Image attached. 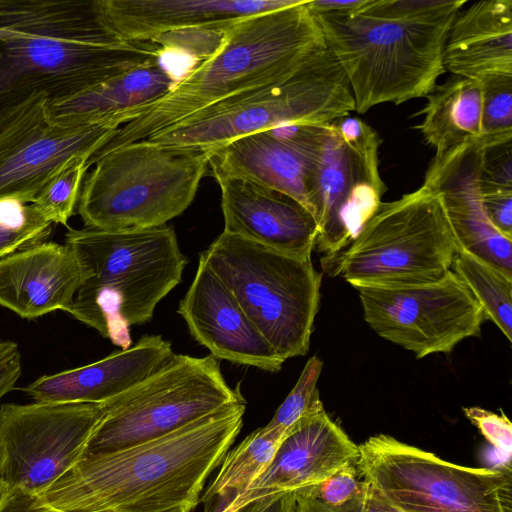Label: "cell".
Returning <instances> with one entry per match:
<instances>
[{
    "instance_id": "1",
    "label": "cell",
    "mask_w": 512,
    "mask_h": 512,
    "mask_svg": "<svg viewBox=\"0 0 512 512\" xmlns=\"http://www.w3.org/2000/svg\"><path fill=\"white\" fill-rule=\"evenodd\" d=\"M245 403L169 434L84 455L39 494L66 512H191L243 425Z\"/></svg>"
},
{
    "instance_id": "2",
    "label": "cell",
    "mask_w": 512,
    "mask_h": 512,
    "mask_svg": "<svg viewBox=\"0 0 512 512\" xmlns=\"http://www.w3.org/2000/svg\"><path fill=\"white\" fill-rule=\"evenodd\" d=\"M156 42H125L98 0H0V97L73 95L164 55Z\"/></svg>"
},
{
    "instance_id": "3",
    "label": "cell",
    "mask_w": 512,
    "mask_h": 512,
    "mask_svg": "<svg viewBox=\"0 0 512 512\" xmlns=\"http://www.w3.org/2000/svg\"><path fill=\"white\" fill-rule=\"evenodd\" d=\"M218 46L164 96L137 110L95 153L145 140L232 96L278 82L326 48L306 1L236 20Z\"/></svg>"
},
{
    "instance_id": "4",
    "label": "cell",
    "mask_w": 512,
    "mask_h": 512,
    "mask_svg": "<svg viewBox=\"0 0 512 512\" xmlns=\"http://www.w3.org/2000/svg\"><path fill=\"white\" fill-rule=\"evenodd\" d=\"M463 0L403 16L318 14L327 48L349 82L355 111L426 97L445 72L444 48Z\"/></svg>"
},
{
    "instance_id": "5",
    "label": "cell",
    "mask_w": 512,
    "mask_h": 512,
    "mask_svg": "<svg viewBox=\"0 0 512 512\" xmlns=\"http://www.w3.org/2000/svg\"><path fill=\"white\" fill-rule=\"evenodd\" d=\"M66 244L85 272L68 311L121 349L181 281L187 257L171 226L105 231L68 228Z\"/></svg>"
},
{
    "instance_id": "6",
    "label": "cell",
    "mask_w": 512,
    "mask_h": 512,
    "mask_svg": "<svg viewBox=\"0 0 512 512\" xmlns=\"http://www.w3.org/2000/svg\"><path fill=\"white\" fill-rule=\"evenodd\" d=\"M77 204L84 227L139 230L166 225L192 203L208 170L207 149L146 140L93 154Z\"/></svg>"
},
{
    "instance_id": "7",
    "label": "cell",
    "mask_w": 512,
    "mask_h": 512,
    "mask_svg": "<svg viewBox=\"0 0 512 512\" xmlns=\"http://www.w3.org/2000/svg\"><path fill=\"white\" fill-rule=\"evenodd\" d=\"M457 251L441 196L423 183L382 202L356 238L321 263L326 273L354 288L410 286L442 279Z\"/></svg>"
},
{
    "instance_id": "8",
    "label": "cell",
    "mask_w": 512,
    "mask_h": 512,
    "mask_svg": "<svg viewBox=\"0 0 512 512\" xmlns=\"http://www.w3.org/2000/svg\"><path fill=\"white\" fill-rule=\"evenodd\" d=\"M355 110L346 75L324 48L295 73L208 106L145 139L209 149L287 124H330Z\"/></svg>"
},
{
    "instance_id": "9",
    "label": "cell",
    "mask_w": 512,
    "mask_h": 512,
    "mask_svg": "<svg viewBox=\"0 0 512 512\" xmlns=\"http://www.w3.org/2000/svg\"><path fill=\"white\" fill-rule=\"evenodd\" d=\"M200 255L280 358L308 352L322 281L311 259L225 231Z\"/></svg>"
},
{
    "instance_id": "10",
    "label": "cell",
    "mask_w": 512,
    "mask_h": 512,
    "mask_svg": "<svg viewBox=\"0 0 512 512\" xmlns=\"http://www.w3.org/2000/svg\"><path fill=\"white\" fill-rule=\"evenodd\" d=\"M243 403L239 390L225 381L216 358L174 353L143 381L102 403L103 417L84 455L150 441Z\"/></svg>"
},
{
    "instance_id": "11",
    "label": "cell",
    "mask_w": 512,
    "mask_h": 512,
    "mask_svg": "<svg viewBox=\"0 0 512 512\" xmlns=\"http://www.w3.org/2000/svg\"><path fill=\"white\" fill-rule=\"evenodd\" d=\"M358 448L359 476L398 512H512V470L461 466L386 434Z\"/></svg>"
},
{
    "instance_id": "12",
    "label": "cell",
    "mask_w": 512,
    "mask_h": 512,
    "mask_svg": "<svg viewBox=\"0 0 512 512\" xmlns=\"http://www.w3.org/2000/svg\"><path fill=\"white\" fill-rule=\"evenodd\" d=\"M381 142L357 117L343 116L324 126L311 195L318 227L315 248L322 257L348 246L382 203L386 185L379 173Z\"/></svg>"
},
{
    "instance_id": "13",
    "label": "cell",
    "mask_w": 512,
    "mask_h": 512,
    "mask_svg": "<svg viewBox=\"0 0 512 512\" xmlns=\"http://www.w3.org/2000/svg\"><path fill=\"white\" fill-rule=\"evenodd\" d=\"M49 101L39 91L0 97V200L32 203L63 167L90 158L119 128L55 123Z\"/></svg>"
},
{
    "instance_id": "14",
    "label": "cell",
    "mask_w": 512,
    "mask_h": 512,
    "mask_svg": "<svg viewBox=\"0 0 512 512\" xmlns=\"http://www.w3.org/2000/svg\"><path fill=\"white\" fill-rule=\"evenodd\" d=\"M104 414L96 403L0 406V482L41 494L85 454Z\"/></svg>"
},
{
    "instance_id": "15",
    "label": "cell",
    "mask_w": 512,
    "mask_h": 512,
    "mask_svg": "<svg viewBox=\"0 0 512 512\" xmlns=\"http://www.w3.org/2000/svg\"><path fill=\"white\" fill-rule=\"evenodd\" d=\"M355 289L366 323L417 358L451 352L466 338L478 336L486 320L471 291L452 270L433 283Z\"/></svg>"
},
{
    "instance_id": "16",
    "label": "cell",
    "mask_w": 512,
    "mask_h": 512,
    "mask_svg": "<svg viewBox=\"0 0 512 512\" xmlns=\"http://www.w3.org/2000/svg\"><path fill=\"white\" fill-rule=\"evenodd\" d=\"M325 125L287 124L209 148L208 169L216 182L241 179L287 194L314 216L312 184Z\"/></svg>"
},
{
    "instance_id": "17",
    "label": "cell",
    "mask_w": 512,
    "mask_h": 512,
    "mask_svg": "<svg viewBox=\"0 0 512 512\" xmlns=\"http://www.w3.org/2000/svg\"><path fill=\"white\" fill-rule=\"evenodd\" d=\"M359 448L326 413L320 403L285 434L266 469L232 504L239 512L274 494L314 486L349 463Z\"/></svg>"
},
{
    "instance_id": "18",
    "label": "cell",
    "mask_w": 512,
    "mask_h": 512,
    "mask_svg": "<svg viewBox=\"0 0 512 512\" xmlns=\"http://www.w3.org/2000/svg\"><path fill=\"white\" fill-rule=\"evenodd\" d=\"M482 153L480 138L434 156L423 183L440 194L458 251H467L512 277V239L491 223L482 200Z\"/></svg>"
},
{
    "instance_id": "19",
    "label": "cell",
    "mask_w": 512,
    "mask_h": 512,
    "mask_svg": "<svg viewBox=\"0 0 512 512\" xmlns=\"http://www.w3.org/2000/svg\"><path fill=\"white\" fill-rule=\"evenodd\" d=\"M178 313L191 336L214 358L268 372L281 370L285 361L275 353L201 255Z\"/></svg>"
},
{
    "instance_id": "20",
    "label": "cell",
    "mask_w": 512,
    "mask_h": 512,
    "mask_svg": "<svg viewBox=\"0 0 512 512\" xmlns=\"http://www.w3.org/2000/svg\"><path fill=\"white\" fill-rule=\"evenodd\" d=\"M224 231L280 253L311 259L318 234L314 216L294 198L241 179L217 181Z\"/></svg>"
},
{
    "instance_id": "21",
    "label": "cell",
    "mask_w": 512,
    "mask_h": 512,
    "mask_svg": "<svg viewBox=\"0 0 512 512\" xmlns=\"http://www.w3.org/2000/svg\"><path fill=\"white\" fill-rule=\"evenodd\" d=\"M301 0H98L110 29L125 42H154L189 30H220L244 17Z\"/></svg>"
},
{
    "instance_id": "22",
    "label": "cell",
    "mask_w": 512,
    "mask_h": 512,
    "mask_svg": "<svg viewBox=\"0 0 512 512\" xmlns=\"http://www.w3.org/2000/svg\"><path fill=\"white\" fill-rule=\"evenodd\" d=\"M84 279L67 244L39 242L0 259V306L26 319L68 312Z\"/></svg>"
},
{
    "instance_id": "23",
    "label": "cell",
    "mask_w": 512,
    "mask_h": 512,
    "mask_svg": "<svg viewBox=\"0 0 512 512\" xmlns=\"http://www.w3.org/2000/svg\"><path fill=\"white\" fill-rule=\"evenodd\" d=\"M173 354L170 341L145 335L130 348L94 363L39 377L23 391L34 402L101 404L143 381Z\"/></svg>"
},
{
    "instance_id": "24",
    "label": "cell",
    "mask_w": 512,
    "mask_h": 512,
    "mask_svg": "<svg viewBox=\"0 0 512 512\" xmlns=\"http://www.w3.org/2000/svg\"><path fill=\"white\" fill-rule=\"evenodd\" d=\"M164 55L73 95L50 100L52 121L119 127L130 122L137 110L166 95L181 78L166 64Z\"/></svg>"
},
{
    "instance_id": "25",
    "label": "cell",
    "mask_w": 512,
    "mask_h": 512,
    "mask_svg": "<svg viewBox=\"0 0 512 512\" xmlns=\"http://www.w3.org/2000/svg\"><path fill=\"white\" fill-rule=\"evenodd\" d=\"M444 68L480 80L512 75V0H482L456 15L444 48Z\"/></svg>"
},
{
    "instance_id": "26",
    "label": "cell",
    "mask_w": 512,
    "mask_h": 512,
    "mask_svg": "<svg viewBox=\"0 0 512 512\" xmlns=\"http://www.w3.org/2000/svg\"><path fill=\"white\" fill-rule=\"evenodd\" d=\"M423 115L415 126L440 156L482 137V86L477 79L451 75L426 96Z\"/></svg>"
},
{
    "instance_id": "27",
    "label": "cell",
    "mask_w": 512,
    "mask_h": 512,
    "mask_svg": "<svg viewBox=\"0 0 512 512\" xmlns=\"http://www.w3.org/2000/svg\"><path fill=\"white\" fill-rule=\"evenodd\" d=\"M285 433L265 426L250 433L235 448L228 451L214 480L201 495L207 502L228 490L243 494L272 461Z\"/></svg>"
},
{
    "instance_id": "28",
    "label": "cell",
    "mask_w": 512,
    "mask_h": 512,
    "mask_svg": "<svg viewBox=\"0 0 512 512\" xmlns=\"http://www.w3.org/2000/svg\"><path fill=\"white\" fill-rule=\"evenodd\" d=\"M451 270L471 291L486 319H490L511 342L512 277L464 250L456 252Z\"/></svg>"
},
{
    "instance_id": "29",
    "label": "cell",
    "mask_w": 512,
    "mask_h": 512,
    "mask_svg": "<svg viewBox=\"0 0 512 512\" xmlns=\"http://www.w3.org/2000/svg\"><path fill=\"white\" fill-rule=\"evenodd\" d=\"M89 158L68 163L53 176L31 203L52 224L66 225L78 204Z\"/></svg>"
},
{
    "instance_id": "30",
    "label": "cell",
    "mask_w": 512,
    "mask_h": 512,
    "mask_svg": "<svg viewBox=\"0 0 512 512\" xmlns=\"http://www.w3.org/2000/svg\"><path fill=\"white\" fill-rule=\"evenodd\" d=\"M52 225L31 203L17 199L0 200V259L45 241L52 231Z\"/></svg>"
},
{
    "instance_id": "31",
    "label": "cell",
    "mask_w": 512,
    "mask_h": 512,
    "mask_svg": "<svg viewBox=\"0 0 512 512\" xmlns=\"http://www.w3.org/2000/svg\"><path fill=\"white\" fill-rule=\"evenodd\" d=\"M482 86L483 145L512 140V75H489Z\"/></svg>"
},
{
    "instance_id": "32",
    "label": "cell",
    "mask_w": 512,
    "mask_h": 512,
    "mask_svg": "<svg viewBox=\"0 0 512 512\" xmlns=\"http://www.w3.org/2000/svg\"><path fill=\"white\" fill-rule=\"evenodd\" d=\"M319 357L309 358L288 396L279 406L271 421L265 425L268 429H277L285 434L302 417L321 402L317 382L322 371Z\"/></svg>"
},
{
    "instance_id": "33",
    "label": "cell",
    "mask_w": 512,
    "mask_h": 512,
    "mask_svg": "<svg viewBox=\"0 0 512 512\" xmlns=\"http://www.w3.org/2000/svg\"><path fill=\"white\" fill-rule=\"evenodd\" d=\"M463 412L492 446L499 468L512 470V424L508 417L476 406L463 408Z\"/></svg>"
},
{
    "instance_id": "34",
    "label": "cell",
    "mask_w": 512,
    "mask_h": 512,
    "mask_svg": "<svg viewBox=\"0 0 512 512\" xmlns=\"http://www.w3.org/2000/svg\"><path fill=\"white\" fill-rule=\"evenodd\" d=\"M363 485L355 463H349L322 482L304 489L322 504L336 507L356 497Z\"/></svg>"
},
{
    "instance_id": "35",
    "label": "cell",
    "mask_w": 512,
    "mask_h": 512,
    "mask_svg": "<svg viewBox=\"0 0 512 512\" xmlns=\"http://www.w3.org/2000/svg\"><path fill=\"white\" fill-rule=\"evenodd\" d=\"M363 481V488L356 497L336 507L322 504L305 489L295 491V512H398L384 500L369 482Z\"/></svg>"
},
{
    "instance_id": "36",
    "label": "cell",
    "mask_w": 512,
    "mask_h": 512,
    "mask_svg": "<svg viewBox=\"0 0 512 512\" xmlns=\"http://www.w3.org/2000/svg\"><path fill=\"white\" fill-rule=\"evenodd\" d=\"M479 182L481 191L512 190V140L483 145Z\"/></svg>"
},
{
    "instance_id": "37",
    "label": "cell",
    "mask_w": 512,
    "mask_h": 512,
    "mask_svg": "<svg viewBox=\"0 0 512 512\" xmlns=\"http://www.w3.org/2000/svg\"><path fill=\"white\" fill-rule=\"evenodd\" d=\"M481 194L491 223L512 239V190L481 191Z\"/></svg>"
},
{
    "instance_id": "38",
    "label": "cell",
    "mask_w": 512,
    "mask_h": 512,
    "mask_svg": "<svg viewBox=\"0 0 512 512\" xmlns=\"http://www.w3.org/2000/svg\"><path fill=\"white\" fill-rule=\"evenodd\" d=\"M0 512H66L48 504L38 494L7 489L0 496Z\"/></svg>"
},
{
    "instance_id": "39",
    "label": "cell",
    "mask_w": 512,
    "mask_h": 512,
    "mask_svg": "<svg viewBox=\"0 0 512 512\" xmlns=\"http://www.w3.org/2000/svg\"><path fill=\"white\" fill-rule=\"evenodd\" d=\"M21 355L18 345L9 340H0V400L14 389L21 375Z\"/></svg>"
},
{
    "instance_id": "40",
    "label": "cell",
    "mask_w": 512,
    "mask_h": 512,
    "mask_svg": "<svg viewBox=\"0 0 512 512\" xmlns=\"http://www.w3.org/2000/svg\"><path fill=\"white\" fill-rule=\"evenodd\" d=\"M367 0H312L306 1V7L313 15L345 14L356 12Z\"/></svg>"
},
{
    "instance_id": "41",
    "label": "cell",
    "mask_w": 512,
    "mask_h": 512,
    "mask_svg": "<svg viewBox=\"0 0 512 512\" xmlns=\"http://www.w3.org/2000/svg\"><path fill=\"white\" fill-rule=\"evenodd\" d=\"M295 491L284 492L264 497L258 512H295Z\"/></svg>"
},
{
    "instance_id": "42",
    "label": "cell",
    "mask_w": 512,
    "mask_h": 512,
    "mask_svg": "<svg viewBox=\"0 0 512 512\" xmlns=\"http://www.w3.org/2000/svg\"><path fill=\"white\" fill-rule=\"evenodd\" d=\"M239 495L240 493L236 490L222 492L204 503V512H234L232 504Z\"/></svg>"
},
{
    "instance_id": "43",
    "label": "cell",
    "mask_w": 512,
    "mask_h": 512,
    "mask_svg": "<svg viewBox=\"0 0 512 512\" xmlns=\"http://www.w3.org/2000/svg\"><path fill=\"white\" fill-rule=\"evenodd\" d=\"M6 490V486L3 485L1 482H0V496L2 495V493Z\"/></svg>"
}]
</instances>
